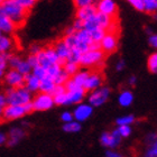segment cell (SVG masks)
Segmentation results:
<instances>
[{
    "mask_svg": "<svg viewBox=\"0 0 157 157\" xmlns=\"http://www.w3.org/2000/svg\"><path fill=\"white\" fill-rule=\"evenodd\" d=\"M0 13L6 15L17 27H19L25 24L29 11L24 9L15 0H5L0 5Z\"/></svg>",
    "mask_w": 157,
    "mask_h": 157,
    "instance_id": "cell-1",
    "label": "cell"
},
{
    "mask_svg": "<svg viewBox=\"0 0 157 157\" xmlns=\"http://www.w3.org/2000/svg\"><path fill=\"white\" fill-rule=\"evenodd\" d=\"M7 103L11 105H25L33 100V93H30L25 86L23 88H8L5 92Z\"/></svg>",
    "mask_w": 157,
    "mask_h": 157,
    "instance_id": "cell-2",
    "label": "cell"
},
{
    "mask_svg": "<svg viewBox=\"0 0 157 157\" xmlns=\"http://www.w3.org/2000/svg\"><path fill=\"white\" fill-rule=\"evenodd\" d=\"M33 105L32 102L25 105H7L6 108L3 109L2 112V119L6 121L17 120L20 118H24L25 116L29 115L30 112H33Z\"/></svg>",
    "mask_w": 157,
    "mask_h": 157,
    "instance_id": "cell-3",
    "label": "cell"
},
{
    "mask_svg": "<svg viewBox=\"0 0 157 157\" xmlns=\"http://www.w3.org/2000/svg\"><path fill=\"white\" fill-rule=\"evenodd\" d=\"M105 59V54L101 49L98 51H88L83 53L80 59V65L84 67H99L103 65Z\"/></svg>",
    "mask_w": 157,
    "mask_h": 157,
    "instance_id": "cell-4",
    "label": "cell"
},
{
    "mask_svg": "<svg viewBox=\"0 0 157 157\" xmlns=\"http://www.w3.org/2000/svg\"><path fill=\"white\" fill-rule=\"evenodd\" d=\"M110 89L108 86H100L99 89L94 90L89 93L88 95V103L91 105L92 108H98V107H101L108 101L109 98H110Z\"/></svg>",
    "mask_w": 157,
    "mask_h": 157,
    "instance_id": "cell-5",
    "label": "cell"
},
{
    "mask_svg": "<svg viewBox=\"0 0 157 157\" xmlns=\"http://www.w3.org/2000/svg\"><path fill=\"white\" fill-rule=\"evenodd\" d=\"M32 105H33L34 111H47L49 109H52L55 105V103H54L52 94L39 92L35 97H33Z\"/></svg>",
    "mask_w": 157,
    "mask_h": 157,
    "instance_id": "cell-6",
    "label": "cell"
},
{
    "mask_svg": "<svg viewBox=\"0 0 157 157\" xmlns=\"http://www.w3.org/2000/svg\"><path fill=\"white\" fill-rule=\"evenodd\" d=\"M143 146L140 157H157V131H151L145 136Z\"/></svg>",
    "mask_w": 157,
    "mask_h": 157,
    "instance_id": "cell-7",
    "label": "cell"
},
{
    "mask_svg": "<svg viewBox=\"0 0 157 157\" xmlns=\"http://www.w3.org/2000/svg\"><path fill=\"white\" fill-rule=\"evenodd\" d=\"M121 140H122V138L119 136L116 129L111 131H103L99 137L100 144L105 149H116L121 144Z\"/></svg>",
    "mask_w": 157,
    "mask_h": 157,
    "instance_id": "cell-8",
    "label": "cell"
},
{
    "mask_svg": "<svg viewBox=\"0 0 157 157\" xmlns=\"http://www.w3.org/2000/svg\"><path fill=\"white\" fill-rule=\"evenodd\" d=\"M5 83H6L9 88L17 89V88H23L25 85V76L23 74H20L16 70L10 69L9 71H7L3 76Z\"/></svg>",
    "mask_w": 157,
    "mask_h": 157,
    "instance_id": "cell-9",
    "label": "cell"
},
{
    "mask_svg": "<svg viewBox=\"0 0 157 157\" xmlns=\"http://www.w3.org/2000/svg\"><path fill=\"white\" fill-rule=\"evenodd\" d=\"M73 113V118L74 120L82 124L84 121L89 120L91 118L92 113H93V108L89 103H78L75 105L74 110L72 111Z\"/></svg>",
    "mask_w": 157,
    "mask_h": 157,
    "instance_id": "cell-10",
    "label": "cell"
},
{
    "mask_svg": "<svg viewBox=\"0 0 157 157\" xmlns=\"http://www.w3.org/2000/svg\"><path fill=\"white\" fill-rule=\"evenodd\" d=\"M98 13L107 15L111 18H117L118 15V6L115 0H98L95 3Z\"/></svg>",
    "mask_w": 157,
    "mask_h": 157,
    "instance_id": "cell-11",
    "label": "cell"
},
{
    "mask_svg": "<svg viewBox=\"0 0 157 157\" xmlns=\"http://www.w3.org/2000/svg\"><path fill=\"white\" fill-rule=\"evenodd\" d=\"M26 130L23 127H13L7 134V146L8 147H15L26 137Z\"/></svg>",
    "mask_w": 157,
    "mask_h": 157,
    "instance_id": "cell-12",
    "label": "cell"
},
{
    "mask_svg": "<svg viewBox=\"0 0 157 157\" xmlns=\"http://www.w3.org/2000/svg\"><path fill=\"white\" fill-rule=\"evenodd\" d=\"M100 45H101V51L105 54L113 53L118 47V34L107 33L100 42Z\"/></svg>",
    "mask_w": 157,
    "mask_h": 157,
    "instance_id": "cell-13",
    "label": "cell"
},
{
    "mask_svg": "<svg viewBox=\"0 0 157 157\" xmlns=\"http://www.w3.org/2000/svg\"><path fill=\"white\" fill-rule=\"evenodd\" d=\"M102 83H103V76L100 72H90L86 81H85L84 85H83V89H84L86 92H92L99 89L100 86H102Z\"/></svg>",
    "mask_w": 157,
    "mask_h": 157,
    "instance_id": "cell-14",
    "label": "cell"
},
{
    "mask_svg": "<svg viewBox=\"0 0 157 157\" xmlns=\"http://www.w3.org/2000/svg\"><path fill=\"white\" fill-rule=\"evenodd\" d=\"M75 37H76V39H78L76 48H78L82 54L85 52H88L89 48H90V45L92 44L90 32H88L86 29L78 30V32L75 33Z\"/></svg>",
    "mask_w": 157,
    "mask_h": 157,
    "instance_id": "cell-15",
    "label": "cell"
},
{
    "mask_svg": "<svg viewBox=\"0 0 157 157\" xmlns=\"http://www.w3.org/2000/svg\"><path fill=\"white\" fill-rule=\"evenodd\" d=\"M53 46V48L55 49L56 54H57V56H59V65L62 66L65 64L66 62V59H67V56H69L70 54V47L65 44V42L63 40V39H59V40H56L55 43H54V45Z\"/></svg>",
    "mask_w": 157,
    "mask_h": 157,
    "instance_id": "cell-16",
    "label": "cell"
},
{
    "mask_svg": "<svg viewBox=\"0 0 157 157\" xmlns=\"http://www.w3.org/2000/svg\"><path fill=\"white\" fill-rule=\"evenodd\" d=\"M85 95H86V91L83 88H80L78 90H74V91H66L65 105L82 103V101L85 98Z\"/></svg>",
    "mask_w": 157,
    "mask_h": 157,
    "instance_id": "cell-17",
    "label": "cell"
},
{
    "mask_svg": "<svg viewBox=\"0 0 157 157\" xmlns=\"http://www.w3.org/2000/svg\"><path fill=\"white\" fill-rule=\"evenodd\" d=\"M98 13L95 5H90V6H85L82 8H78L76 10V18L82 21H85L86 19L95 16Z\"/></svg>",
    "mask_w": 157,
    "mask_h": 157,
    "instance_id": "cell-18",
    "label": "cell"
},
{
    "mask_svg": "<svg viewBox=\"0 0 157 157\" xmlns=\"http://www.w3.org/2000/svg\"><path fill=\"white\" fill-rule=\"evenodd\" d=\"M16 28L17 26L15 25L13 21H11L6 15L0 13V32H1L2 35L3 34H6V35L13 34L16 30Z\"/></svg>",
    "mask_w": 157,
    "mask_h": 157,
    "instance_id": "cell-19",
    "label": "cell"
},
{
    "mask_svg": "<svg viewBox=\"0 0 157 157\" xmlns=\"http://www.w3.org/2000/svg\"><path fill=\"white\" fill-rule=\"evenodd\" d=\"M134 93L130 91V90H122V91L119 93L118 95V103L120 107H124V108H128L132 105L134 102Z\"/></svg>",
    "mask_w": 157,
    "mask_h": 157,
    "instance_id": "cell-20",
    "label": "cell"
},
{
    "mask_svg": "<svg viewBox=\"0 0 157 157\" xmlns=\"http://www.w3.org/2000/svg\"><path fill=\"white\" fill-rule=\"evenodd\" d=\"M39 85H40V80L33 75L32 73L25 76V88L30 92V93H35L39 91Z\"/></svg>",
    "mask_w": 157,
    "mask_h": 157,
    "instance_id": "cell-21",
    "label": "cell"
},
{
    "mask_svg": "<svg viewBox=\"0 0 157 157\" xmlns=\"http://www.w3.org/2000/svg\"><path fill=\"white\" fill-rule=\"evenodd\" d=\"M15 47V42L11 37L8 35H1L0 36V53L2 54H9Z\"/></svg>",
    "mask_w": 157,
    "mask_h": 157,
    "instance_id": "cell-22",
    "label": "cell"
},
{
    "mask_svg": "<svg viewBox=\"0 0 157 157\" xmlns=\"http://www.w3.org/2000/svg\"><path fill=\"white\" fill-rule=\"evenodd\" d=\"M97 20H98V25L100 28L105 29V32H108L109 28L111 27V25L115 23V20H117V18H111V17L103 15V13H97Z\"/></svg>",
    "mask_w": 157,
    "mask_h": 157,
    "instance_id": "cell-23",
    "label": "cell"
},
{
    "mask_svg": "<svg viewBox=\"0 0 157 157\" xmlns=\"http://www.w3.org/2000/svg\"><path fill=\"white\" fill-rule=\"evenodd\" d=\"M56 84L54 80L48 76H46L45 78H43L40 81V85H39V92L40 93H47V94H52V92L54 91Z\"/></svg>",
    "mask_w": 157,
    "mask_h": 157,
    "instance_id": "cell-24",
    "label": "cell"
},
{
    "mask_svg": "<svg viewBox=\"0 0 157 157\" xmlns=\"http://www.w3.org/2000/svg\"><path fill=\"white\" fill-rule=\"evenodd\" d=\"M62 129L64 132H67V134H76L78 131H81L82 124H80V122H78L75 120L70 121L67 124H63Z\"/></svg>",
    "mask_w": 157,
    "mask_h": 157,
    "instance_id": "cell-25",
    "label": "cell"
},
{
    "mask_svg": "<svg viewBox=\"0 0 157 157\" xmlns=\"http://www.w3.org/2000/svg\"><path fill=\"white\" fill-rule=\"evenodd\" d=\"M89 74H90V72H89L88 70H82V71H78L76 74H74L71 78L74 81V83H75L78 86L83 88V85H84L85 81H86V78H88V76H89Z\"/></svg>",
    "mask_w": 157,
    "mask_h": 157,
    "instance_id": "cell-26",
    "label": "cell"
},
{
    "mask_svg": "<svg viewBox=\"0 0 157 157\" xmlns=\"http://www.w3.org/2000/svg\"><path fill=\"white\" fill-rule=\"evenodd\" d=\"M43 51H44V54L47 57V59L52 64H59V59L56 54L55 49L53 48V46H47L45 48H43Z\"/></svg>",
    "mask_w": 157,
    "mask_h": 157,
    "instance_id": "cell-27",
    "label": "cell"
},
{
    "mask_svg": "<svg viewBox=\"0 0 157 157\" xmlns=\"http://www.w3.org/2000/svg\"><path fill=\"white\" fill-rule=\"evenodd\" d=\"M136 122V117L134 115H124L121 117L117 118L116 124L118 126H131V124Z\"/></svg>",
    "mask_w": 157,
    "mask_h": 157,
    "instance_id": "cell-28",
    "label": "cell"
},
{
    "mask_svg": "<svg viewBox=\"0 0 157 157\" xmlns=\"http://www.w3.org/2000/svg\"><path fill=\"white\" fill-rule=\"evenodd\" d=\"M78 67H80L78 64H74V63H70V62H65V64L63 65L64 72H65L70 78H72L74 74H76V73L80 71Z\"/></svg>",
    "mask_w": 157,
    "mask_h": 157,
    "instance_id": "cell-29",
    "label": "cell"
},
{
    "mask_svg": "<svg viewBox=\"0 0 157 157\" xmlns=\"http://www.w3.org/2000/svg\"><path fill=\"white\" fill-rule=\"evenodd\" d=\"M82 53L78 51V48H72L70 51V54L66 59V62L74 63V64H78L80 65V59H81Z\"/></svg>",
    "mask_w": 157,
    "mask_h": 157,
    "instance_id": "cell-30",
    "label": "cell"
},
{
    "mask_svg": "<svg viewBox=\"0 0 157 157\" xmlns=\"http://www.w3.org/2000/svg\"><path fill=\"white\" fill-rule=\"evenodd\" d=\"M32 67L29 66V64L27 63L26 59H21V61H20V63L18 64V66L16 67V71H18V72L20 73V74H23L24 76L28 75V74H30L32 73Z\"/></svg>",
    "mask_w": 157,
    "mask_h": 157,
    "instance_id": "cell-31",
    "label": "cell"
},
{
    "mask_svg": "<svg viewBox=\"0 0 157 157\" xmlns=\"http://www.w3.org/2000/svg\"><path fill=\"white\" fill-rule=\"evenodd\" d=\"M105 34H107V32H105V29L100 28V27H98L97 29L90 32V35H91L92 42H94V43H100V42H101L102 38L105 37Z\"/></svg>",
    "mask_w": 157,
    "mask_h": 157,
    "instance_id": "cell-32",
    "label": "cell"
},
{
    "mask_svg": "<svg viewBox=\"0 0 157 157\" xmlns=\"http://www.w3.org/2000/svg\"><path fill=\"white\" fill-rule=\"evenodd\" d=\"M99 27L98 20H97V16H93L91 18L86 19L85 21H83V28L86 29L88 32H92V30L97 29Z\"/></svg>",
    "mask_w": 157,
    "mask_h": 157,
    "instance_id": "cell-33",
    "label": "cell"
},
{
    "mask_svg": "<svg viewBox=\"0 0 157 157\" xmlns=\"http://www.w3.org/2000/svg\"><path fill=\"white\" fill-rule=\"evenodd\" d=\"M144 11L149 13H157V0H143Z\"/></svg>",
    "mask_w": 157,
    "mask_h": 157,
    "instance_id": "cell-34",
    "label": "cell"
},
{
    "mask_svg": "<svg viewBox=\"0 0 157 157\" xmlns=\"http://www.w3.org/2000/svg\"><path fill=\"white\" fill-rule=\"evenodd\" d=\"M147 66L151 73H157V51L149 55L147 61Z\"/></svg>",
    "mask_w": 157,
    "mask_h": 157,
    "instance_id": "cell-35",
    "label": "cell"
},
{
    "mask_svg": "<svg viewBox=\"0 0 157 157\" xmlns=\"http://www.w3.org/2000/svg\"><path fill=\"white\" fill-rule=\"evenodd\" d=\"M116 130L118 131V134L121 138H128L132 132V128L131 126H118Z\"/></svg>",
    "mask_w": 157,
    "mask_h": 157,
    "instance_id": "cell-36",
    "label": "cell"
},
{
    "mask_svg": "<svg viewBox=\"0 0 157 157\" xmlns=\"http://www.w3.org/2000/svg\"><path fill=\"white\" fill-rule=\"evenodd\" d=\"M69 78H70V76L67 75V74L64 72V70L62 69V71L54 78V82H55L56 85H64L66 82L69 81Z\"/></svg>",
    "mask_w": 157,
    "mask_h": 157,
    "instance_id": "cell-37",
    "label": "cell"
},
{
    "mask_svg": "<svg viewBox=\"0 0 157 157\" xmlns=\"http://www.w3.org/2000/svg\"><path fill=\"white\" fill-rule=\"evenodd\" d=\"M62 69L63 67L59 65V64H53L52 66H49L48 69L46 70V72H47V76L54 80V78H55V76L57 75L61 71H62Z\"/></svg>",
    "mask_w": 157,
    "mask_h": 157,
    "instance_id": "cell-38",
    "label": "cell"
},
{
    "mask_svg": "<svg viewBox=\"0 0 157 157\" xmlns=\"http://www.w3.org/2000/svg\"><path fill=\"white\" fill-rule=\"evenodd\" d=\"M63 40L65 42V44L70 47V49L76 48V45H78V39L75 37V34L74 35H65V37L63 38Z\"/></svg>",
    "mask_w": 157,
    "mask_h": 157,
    "instance_id": "cell-39",
    "label": "cell"
},
{
    "mask_svg": "<svg viewBox=\"0 0 157 157\" xmlns=\"http://www.w3.org/2000/svg\"><path fill=\"white\" fill-rule=\"evenodd\" d=\"M18 5L23 7L24 9L27 10V11H30L32 8L35 6V3H36L37 0H15Z\"/></svg>",
    "mask_w": 157,
    "mask_h": 157,
    "instance_id": "cell-40",
    "label": "cell"
},
{
    "mask_svg": "<svg viewBox=\"0 0 157 157\" xmlns=\"http://www.w3.org/2000/svg\"><path fill=\"white\" fill-rule=\"evenodd\" d=\"M32 74L36 76L38 80H40V81H42L43 78H45L46 76H47V72H46V70L43 69L42 66H39V65L36 66L35 69L32 70Z\"/></svg>",
    "mask_w": 157,
    "mask_h": 157,
    "instance_id": "cell-41",
    "label": "cell"
},
{
    "mask_svg": "<svg viewBox=\"0 0 157 157\" xmlns=\"http://www.w3.org/2000/svg\"><path fill=\"white\" fill-rule=\"evenodd\" d=\"M20 61H21V59L19 56L15 55V54H9V56H8V66H10V69L16 70Z\"/></svg>",
    "mask_w": 157,
    "mask_h": 157,
    "instance_id": "cell-42",
    "label": "cell"
},
{
    "mask_svg": "<svg viewBox=\"0 0 157 157\" xmlns=\"http://www.w3.org/2000/svg\"><path fill=\"white\" fill-rule=\"evenodd\" d=\"M73 2L76 8H82V7L90 6V5H95L98 2V0H73Z\"/></svg>",
    "mask_w": 157,
    "mask_h": 157,
    "instance_id": "cell-43",
    "label": "cell"
},
{
    "mask_svg": "<svg viewBox=\"0 0 157 157\" xmlns=\"http://www.w3.org/2000/svg\"><path fill=\"white\" fill-rule=\"evenodd\" d=\"M61 120H62L63 124H67L70 121H73L74 118H73V113L72 111H63L61 113Z\"/></svg>",
    "mask_w": 157,
    "mask_h": 157,
    "instance_id": "cell-44",
    "label": "cell"
},
{
    "mask_svg": "<svg viewBox=\"0 0 157 157\" xmlns=\"http://www.w3.org/2000/svg\"><path fill=\"white\" fill-rule=\"evenodd\" d=\"M127 1L130 3L136 10H138V11H144V3H143V0H127Z\"/></svg>",
    "mask_w": 157,
    "mask_h": 157,
    "instance_id": "cell-45",
    "label": "cell"
},
{
    "mask_svg": "<svg viewBox=\"0 0 157 157\" xmlns=\"http://www.w3.org/2000/svg\"><path fill=\"white\" fill-rule=\"evenodd\" d=\"M27 63L29 64V66L32 69H35L36 66H38V61H37V56L36 55H29L27 57Z\"/></svg>",
    "mask_w": 157,
    "mask_h": 157,
    "instance_id": "cell-46",
    "label": "cell"
},
{
    "mask_svg": "<svg viewBox=\"0 0 157 157\" xmlns=\"http://www.w3.org/2000/svg\"><path fill=\"white\" fill-rule=\"evenodd\" d=\"M103 157H124V156L121 153L116 151V149H107Z\"/></svg>",
    "mask_w": 157,
    "mask_h": 157,
    "instance_id": "cell-47",
    "label": "cell"
},
{
    "mask_svg": "<svg viewBox=\"0 0 157 157\" xmlns=\"http://www.w3.org/2000/svg\"><path fill=\"white\" fill-rule=\"evenodd\" d=\"M42 49H43L42 46H39L38 44H34V45L30 46V48H29L30 55H37L39 52H42Z\"/></svg>",
    "mask_w": 157,
    "mask_h": 157,
    "instance_id": "cell-48",
    "label": "cell"
},
{
    "mask_svg": "<svg viewBox=\"0 0 157 157\" xmlns=\"http://www.w3.org/2000/svg\"><path fill=\"white\" fill-rule=\"evenodd\" d=\"M148 43H149L151 47L157 49V34H153V35H151L149 38H148Z\"/></svg>",
    "mask_w": 157,
    "mask_h": 157,
    "instance_id": "cell-49",
    "label": "cell"
},
{
    "mask_svg": "<svg viewBox=\"0 0 157 157\" xmlns=\"http://www.w3.org/2000/svg\"><path fill=\"white\" fill-rule=\"evenodd\" d=\"M64 92H66L64 85H56L55 89H54V91L52 92V95L54 97V95L61 94V93H64Z\"/></svg>",
    "mask_w": 157,
    "mask_h": 157,
    "instance_id": "cell-50",
    "label": "cell"
},
{
    "mask_svg": "<svg viewBox=\"0 0 157 157\" xmlns=\"http://www.w3.org/2000/svg\"><path fill=\"white\" fill-rule=\"evenodd\" d=\"M73 28L75 29V32H78V30L84 29V28H83V21L76 18V19L74 20V23H73Z\"/></svg>",
    "mask_w": 157,
    "mask_h": 157,
    "instance_id": "cell-51",
    "label": "cell"
},
{
    "mask_svg": "<svg viewBox=\"0 0 157 157\" xmlns=\"http://www.w3.org/2000/svg\"><path fill=\"white\" fill-rule=\"evenodd\" d=\"M7 105H8V103H7V98H6L5 92H0V107L2 109H5Z\"/></svg>",
    "mask_w": 157,
    "mask_h": 157,
    "instance_id": "cell-52",
    "label": "cell"
},
{
    "mask_svg": "<svg viewBox=\"0 0 157 157\" xmlns=\"http://www.w3.org/2000/svg\"><path fill=\"white\" fill-rule=\"evenodd\" d=\"M124 66H126V63H124V59H120V61H118V63L116 64V70H117L118 72H120L122 70L124 69Z\"/></svg>",
    "mask_w": 157,
    "mask_h": 157,
    "instance_id": "cell-53",
    "label": "cell"
},
{
    "mask_svg": "<svg viewBox=\"0 0 157 157\" xmlns=\"http://www.w3.org/2000/svg\"><path fill=\"white\" fill-rule=\"evenodd\" d=\"M7 144V134L0 131V146Z\"/></svg>",
    "mask_w": 157,
    "mask_h": 157,
    "instance_id": "cell-54",
    "label": "cell"
},
{
    "mask_svg": "<svg viewBox=\"0 0 157 157\" xmlns=\"http://www.w3.org/2000/svg\"><path fill=\"white\" fill-rule=\"evenodd\" d=\"M128 83H129V85H131V86H135L136 83H137V76L131 75L130 78H129V80H128Z\"/></svg>",
    "mask_w": 157,
    "mask_h": 157,
    "instance_id": "cell-55",
    "label": "cell"
},
{
    "mask_svg": "<svg viewBox=\"0 0 157 157\" xmlns=\"http://www.w3.org/2000/svg\"><path fill=\"white\" fill-rule=\"evenodd\" d=\"M76 32H75V29L73 28V26H71V27H69L67 29H66V32H65V35H74Z\"/></svg>",
    "mask_w": 157,
    "mask_h": 157,
    "instance_id": "cell-56",
    "label": "cell"
},
{
    "mask_svg": "<svg viewBox=\"0 0 157 157\" xmlns=\"http://www.w3.org/2000/svg\"><path fill=\"white\" fill-rule=\"evenodd\" d=\"M8 56H9V54H2V53H0V62L3 61V59H8Z\"/></svg>",
    "mask_w": 157,
    "mask_h": 157,
    "instance_id": "cell-57",
    "label": "cell"
},
{
    "mask_svg": "<svg viewBox=\"0 0 157 157\" xmlns=\"http://www.w3.org/2000/svg\"><path fill=\"white\" fill-rule=\"evenodd\" d=\"M5 73H6V71L0 70V80H1V78H3V76H5Z\"/></svg>",
    "mask_w": 157,
    "mask_h": 157,
    "instance_id": "cell-58",
    "label": "cell"
},
{
    "mask_svg": "<svg viewBox=\"0 0 157 157\" xmlns=\"http://www.w3.org/2000/svg\"><path fill=\"white\" fill-rule=\"evenodd\" d=\"M154 18H155V19H157V13H154Z\"/></svg>",
    "mask_w": 157,
    "mask_h": 157,
    "instance_id": "cell-59",
    "label": "cell"
},
{
    "mask_svg": "<svg viewBox=\"0 0 157 157\" xmlns=\"http://www.w3.org/2000/svg\"><path fill=\"white\" fill-rule=\"evenodd\" d=\"M3 1H5V0H0V5H1V3H2Z\"/></svg>",
    "mask_w": 157,
    "mask_h": 157,
    "instance_id": "cell-60",
    "label": "cell"
},
{
    "mask_svg": "<svg viewBox=\"0 0 157 157\" xmlns=\"http://www.w3.org/2000/svg\"><path fill=\"white\" fill-rule=\"evenodd\" d=\"M1 35H2V34H1V32H0V36H1Z\"/></svg>",
    "mask_w": 157,
    "mask_h": 157,
    "instance_id": "cell-61",
    "label": "cell"
}]
</instances>
